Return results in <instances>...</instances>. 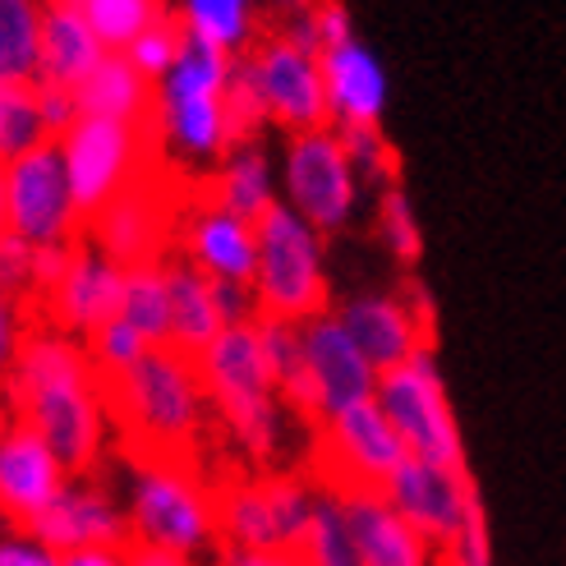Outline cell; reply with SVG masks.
<instances>
[{
  "label": "cell",
  "instance_id": "obj_22",
  "mask_svg": "<svg viewBox=\"0 0 566 566\" xmlns=\"http://www.w3.org/2000/svg\"><path fill=\"white\" fill-rule=\"evenodd\" d=\"M318 61H323L332 129H382L391 83H387L378 51H369L359 38H350L342 46H327Z\"/></svg>",
  "mask_w": 566,
  "mask_h": 566
},
{
  "label": "cell",
  "instance_id": "obj_6",
  "mask_svg": "<svg viewBox=\"0 0 566 566\" xmlns=\"http://www.w3.org/2000/svg\"><path fill=\"white\" fill-rule=\"evenodd\" d=\"M259 318L314 323L332 314L327 286V235H318L300 212L276 203L259 217V272H253Z\"/></svg>",
  "mask_w": 566,
  "mask_h": 566
},
{
  "label": "cell",
  "instance_id": "obj_9",
  "mask_svg": "<svg viewBox=\"0 0 566 566\" xmlns=\"http://www.w3.org/2000/svg\"><path fill=\"white\" fill-rule=\"evenodd\" d=\"M410 461L401 433L391 429L382 415L378 396L359 401L327 423L314 429V447H308V484L332 497H355V493H382L391 474Z\"/></svg>",
  "mask_w": 566,
  "mask_h": 566
},
{
  "label": "cell",
  "instance_id": "obj_12",
  "mask_svg": "<svg viewBox=\"0 0 566 566\" xmlns=\"http://www.w3.org/2000/svg\"><path fill=\"white\" fill-rule=\"evenodd\" d=\"M185 203H189V189L157 185V171H153L125 198H116L106 212H97L88 221V235L83 240H88L97 253H106L111 263H120L125 272L148 268V263H171Z\"/></svg>",
  "mask_w": 566,
  "mask_h": 566
},
{
  "label": "cell",
  "instance_id": "obj_20",
  "mask_svg": "<svg viewBox=\"0 0 566 566\" xmlns=\"http://www.w3.org/2000/svg\"><path fill=\"white\" fill-rule=\"evenodd\" d=\"M33 539H42L55 553H83V548H125L129 534V512L116 502L102 479H70V489L55 497L51 512L28 530Z\"/></svg>",
  "mask_w": 566,
  "mask_h": 566
},
{
  "label": "cell",
  "instance_id": "obj_5",
  "mask_svg": "<svg viewBox=\"0 0 566 566\" xmlns=\"http://www.w3.org/2000/svg\"><path fill=\"white\" fill-rule=\"evenodd\" d=\"M129 534L134 544L171 548L185 557L221 553L217 479L198 461H129Z\"/></svg>",
  "mask_w": 566,
  "mask_h": 566
},
{
  "label": "cell",
  "instance_id": "obj_37",
  "mask_svg": "<svg viewBox=\"0 0 566 566\" xmlns=\"http://www.w3.org/2000/svg\"><path fill=\"white\" fill-rule=\"evenodd\" d=\"M342 138L364 185H401V161H396V148L382 129H342Z\"/></svg>",
  "mask_w": 566,
  "mask_h": 566
},
{
  "label": "cell",
  "instance_id": "obj_17",
  "mask_svg": "<svg viewBox=\"0 0 566 566\" xmlns=\"http://www.w3.org/2000/svg\"><path fill=\"white\" fill-rule=\"evenodd\" d=\"M65 461L51 451V442L28 429L23 419H14V429L0 442V521L6 530H33L51 506L70 489Z\"/></svg>",
  "mask_w": 566,
  "mask_h": 566
},
{
  "label": "cell",
  "instance_id": "obj_14",
  "mask_svg": "<svg viewBox=\"0 0 566 566\" xmlns=\"http://www.w3.org/2000/svg\"><path fill=\"white\" fill-rule=\"evenodd\" d=\"M244 65L253 74V88H259V97H263L268 125L286 129V138L332 125L327 88H323V61L314 51H304L286 33L268 28V33L259 38V46L244 55Z\"/></svg>",
  "mask_w": 566,
  "mask_h": 566
},
{
  "label": "cell",
  "instance_id": "obj_30",
  "mask_svg": "<svg viewBox=\"0 0 566 566\" xmlns=\"http://www.w3.org/2000/svg\"><path fill=\"white\" fill-rule=\"evenodd\" d=\"M120 318L144 336L148 346H171V272H166V263L125 272Z\"/></svg>",
  "mask_w": 566,
  "mask_h": 566
},
{
  "label": "cell",
  "instance_id": "obj_18",
  "mask_svg": "<svg viewBox=\"0 0 566 566\" xmlns=\"http://www.w3.org/2000/svg\"><path fill=\"white\" fill-rule=\"evenodd\" d=\"M382 497L442 553L461 534L470 506L479 502V489H474L470 470H447V465L410 457L401 470L391 474V484L382 489Z\"/></svg>",
  "mask_w": 566,
  "mask_h": 566
},
{
  "label": "cell",
  "instance_id": "obj_32",
  "mask_svg": "<svg viewBox=\"0 0 566 566\" xmlns=\"http://www.w3.org/2000/svg\"><path fill=\"white\" fill-rule=\"evenodd\" d=\"M78 10L93 23V33L102 38L106 51H125L129 42L144 38L153 23L176 14L171 0H78Z\"/></svg>",
  "mask_w": 566,
  "mask_h": 566
},
{
  "label": "cell",
  "instance_id": "obj_15",
  "mask_svg": "<svg viewBox=\"0 0 566 566\" xmlns=\"http://www.w3.org/2000/svg\"><path fill=\"white\" fill-rule=\"evenodd\" d=\"M176 259L198 268L208 281L253 286V272H259V221H249L203 198L198 189H189L180 235H176Z\"/></svg>",
  "mask_w": 566,
  "mask_h": 566
},
{
  "label": "cell",
  "instance_id": "obj_44",
  "mask_svg": "<svg viewBox=\"0 0 566 566\" xmlns=\"http://www.w3.org/2000/svg\"><path fill=\"white\" fill-rule=\"evenodd\" d=\"M217 566H300L295 553H244V548H221Z\"/></svg>",
  "mask_w": 566,
  "mask_h": 566
},
{
  "label": "cell",
  "instance_id": "obj_33",
  "mask_svg": "<svg viewBox=\"0 0 566 566\" xmlns=\"http://www.w3.org/2000/svg\"><path fill=\"white\" fill-rule=\"evenodd\" d=\"M295 557H300V566H364L342 497H332V493L318 497V512L308 521V534L295 548Z\"/></svg>",
  "mask_w": 566,
  "mask_h": 566
},
{
  "label": "cell",
  "instance_id": "obj_16",
  "mask_svg": "<svg viewBox=\"0 0 566 566\" xmlns=\"http://www.w3.org/2000/svg\"><path fill=\"white\" fill-rule=\"evenodd\" d=\"M120 300H125V268L111 263L106 253H97L88 240H83L74 249L65 276L55 281L46 291V300L33 308V323L88 342L97 327L120 318Z\"/></svg>",
  "mask_w": 566,
  "mask_h": 566
},
{
  "label": "cell",
  "instance_id": "obj_3",
  "mask_svg": "<svg viewBox=\"0 0 566 566\" xmlns=\"http://www.w3.org/2000/svg\"><path fill=\"white\" fill-rule=\"evenodd\" d=\"M198 374H203L212 415L231 433V442L244 451V461L253 470H272L281 457V442H286V419L295 415L286 410V401H281V391L272 382L268 355L259 342V318L226 327L198 355Z\"/></svg>",
  "mask_w": 566,
  "mask_h": 566
},
{
  "label": "cell",
  "instance_id": "obj_7",
  "mask_svg": "<svg viewBox=\"0 0 566 566\" xmlns=\"http://www.w3.org/2000/svg\"><path fill=\"white\" fill-rule=\"evenodd\" d=\"M318 489L308 474L249 470L240 479H217V530L221 548L244 553H295L318 512Z\"/></svg>",
  "mask_w": 566,
  "mask_h": 566
},
{
  "label": "cell",
  "instance_id": "obj_13",
  "mask_svg": "<svg viewBox=\"0 0 566 566\" xmlns=\"http://www.w3.org/2000/svg\"><path fill=\"white\" fill-rule=\"evenodd\" d=\"M6 217H10V231L33 249L83 244L88 221L78 217V203L65 180V161L55 144H42L6 166Z\"/></svg>",
  "mask_w": 566,
  "mask_h": 566
},
{
  "label": "cell",
  "instance_id": "obj_2",
  "mask_svg": "<svg viewBox=\"0 0 566 566\" xmlns=\"http://www.w3.org/2000/svg\"><path fill=\"white\" fill-rule=\"evenodd\" d=\"M102 387L125 461H198L212 401L193 355L157 346L138 369Z\"/></svg>",
  "mask_w": 566,
  "mask_h": 566
},
{
  "label": "cell",
  "instance_id": "obj_45",
  "mask_svg": "<svg viewBox=\"0 0 566 566\" xmlns=\"http://www.w3.org/2000/svg\"><path fill=\"white\" fill-rule=\"evenodd\" d=\"M129 566H198V557H185V553H171V548H153V544H134L129 539Z\"/></svg>",
  "mask_w": 566,
  "mask_h": 566
},
{
  "label": "cell",
  "instance_id": "obj_11",
  "mask_svg": "<svg viewBox=\"0 0 566 566\" xmlns=\"http://www.w3.org/2000/svg\"><path fill=\"white\" fill-rule=\"evenodd\" d=\"M378 406L391 419V429L401 433L406 451L415 461H433L447 470H470L465 438L457 410H451L447 382L438 374L433 350H419L410 364L378 378Z\"/></svg>",
  "mask_w": 566,
  "mask_h": 566
},
{
  "label": "cell",
  "instance_id": "obj_27",
  "mask_svg": "<svg viewBox=\"0 0 566 566\" xmlns=\"http://www.w3.org/2000/svg\"><path fill=\"white\" fill-rule=\"evenodd\" d=\"M185 38H198L231 61L249 55L263 38V0H171Z\"/></svg>",
  "mask_w": 566,
  "mask_h": 566
},
{
  "label": "cell",
  "instance_id": "obj_8",
  "mask_svg": "<svg viewBox=\"0 0 566 566\" xmlns=\"http://www.w3.org/2000/svg\"><path fill=\"white\" fill-rule=\"evenodd\" d=\"M65 180L78 203V217L93 221L116 198H125L138 180L157 171V129L153 125H125L102 116H78L61 138Z\"/></svg>",
  "mask_w": 566,
  "mask_h": 566
},
{
  "label": "cell",
  "instance_id": "obj_51",
  "mask_svg": "<svg viewBox=\"0 0 566 566\" xmlns=\"http://www.w3.org/2000/svg\"><path fill=\"white\" fill-rule=\"evenodd\" d=\"M438 566H447V562H442V557H438Z\"/></svg>",
  "mask_w": 566,
  "mask_h": 566
},
{
  "label": "cell",
  "instance_id": "obj_10",
  "mask_svg": "<svg viewBox=\"0 0 566 566\" xmlns=\"http://www.w3.org/2000/svg\"><path fill=\"white\" fill-rule=\"evenodd\" d=\"M364 180L346 153L342 129L291 134L281 148V203L300 212L318 235L346 231L359 212Z\"/></svg>",
  "mask_w": 566,
  "mask_h": 566
},
{
  "label": "cell",
  "instance_id": "obj_28",
  "mask_svg": "<svg viewBox=\"0 0 566 566\" xmlns=\"http://www.w3.org/2000/svg\"><path fill=\"white\" fill-rule=\"evenodd\" d=\"M166 272H171V346L198 359L226 332V318L217 308V281L180 259L166 263Z\"/></svg>",
  "mask_w": 566,
  "mask_h": 566
},
{
  "label": "cell",
  "instance_id": "obj_4",
  "mask_svg": "<svg viewBox=\"0 0 566 566\" xmlns=\"http://www.w3.org/2000/svg\"><path fill=\"white\" fill-rule=\"evenodd\" d=\"M235 61L226 51L185 38L176 70L157 83V111L153 129L157 144H166L185 161H221L235 148L231 111H226V88H231Z\"/></svg>",
  "mask_w": 566,
  "mask_h": 566
},
{
  "label": "cell",
  "instance_id": "obj_41",
  "mask_svg": "<svg viewBox=\"0 0 566 566\" xmlns=\"http://www.w3.org/2000/svg\"><path fill=\"white\" fill-rule=\"evenodd\" d=\"M0 566H61V553L23 530H6L0 534Z\"/></svg>",
  "mask_w": 566,
  "mask_h": 566
},
{
  "label": "cell",
  "instance_id": "obj_40",
  "mask_svg": "<svg viewBox=\"0 0 566 566\" xmlns=\"http://www.w3.org/2000/svg\"><path fill=\"white\" fill-rule=\"evenodd\" d=\"M28 332H33V314H28V304L10 300L0 291V391H6L10 374H14V359L28 342Z\"/></svg>",
  "mask_w": 566,
  "mask_h": 566
},
{
  "label": "cell",
  "instance_id": "obj_23",
  "mask_svg": "<svg viewBox=\"0 0 566 566\" xmlns=\"http://www.w3.org/2000/svg\"><path fill=\"white\" fill-rule=\"evenodd\" d=\"M342 506H346L364 566H438L442 553L382 493H355V497H342Z\"/></svg>",
  "mask_w": 566,
  "mask_h": 566
},
{
  "label": "cell",
  "instance_id": "obj_26",
  "mask_svg": "<svg viewBox=\"0 0 566 566\" xmlns=\"http://www.w3.org/2000/svg\"><path fill=\"white\" fill-rule=\"evenodd\" d=\"M83 116H102V120H125V125H153L157 111V83L138 74L125 51H106V61L88 74V83L74 93Z\"/></svg>",
  "mask_w": 566,
  "mask_h": 566
},
{
  "label": "cell",
  "instance_id": "obj_38",
  "mask_svg": "<svg viewBox=\"0 0 566 566\" xmlns=\"http://www.w3.org/2000/svg\"><path fill=\"white\" fill-rule=\"evenodd\" d=\"M0 291L10 300L28 304V314H33V300H38V249L19 240L14 231L0 235Z\"/></svg>",
  "mask_w": 566,
  "mask_h": 566
},
{
  "label": "cell",
  "instance_id": "obj_36",
  "mask_svg": "<svg viewBox=\"0 0 566 566\" xmlns=\"http://www.w3.org/2000/svg\"><path fill=\"white\" fill-rule=\"evenodd\" d=\"M180 51H185V28H180V19L171 14V19L153 23L138 42H129V46H125V61H129L138 74H144L148 83H161L166 74L176 70Z\"/></svg>",
  "mask_w": 566,
  "mask_h": 566
},
{
  "label": "cell",
  "instance_id": "obj_39",
  "mask_svg": "<svg viewBox=\"0 0 566 566\" xmlns=\"http://www.w3.org/2000/svg\"><path fill=\"white\" fill-rule=\"evenodd\" d=\"M447 566H493V534H489V512H484V497L470 506V516L461 525V534L442 548Z\"/></svg>",
  "mask_w": 566,
  "mask_h": 566
},
{
  "label": "cell",
  "instance_id": "obj_46",
  "mask_svg": "<svg viewBox=\"0 0 566 566\" xmlns=\"http://www.w3.org/2000/svg\"><path fill=\"white\" fill-rule=\"evenodd\" d=\"M129 548V544H125ZM125 548H83V553H65L61 566H129Z\"/></svg>",
  "mask_w": 566,
  "mask_h": 566
},
{
  "label": "cell",
  "instance_id": "obj_42",
  "mask_svg": "<svg viewBox=\"0 0 566 566\" xmlns=\"http://www.w3.org/2000/svg\"><path fill=\"white\" fill-rule=\"evenodd\" d=\"M38 97H42V120L51 129V138H61L83 111H78V97L65 93V88H51V83H38Z\"/></svg>",
  "mask_w": 566,
  "mask_h": 566
},
{
  "label": "cell",
  "instance_id": "obj_21",
  "mask_svg": "<svg viewBox=\"0 0 566 566\" xmlns=\"http://www.w3.org/2000/svg\"><path fill=\"white\" fill-rule=\"evenodd\" d=\"M336 318H342V327L355 336V346L378 369V378L410 364L419 350H433V336L415 323L401 291L396 295H378V291L350 295V300L336 304Z\"/></svg>",
  "mask_w": 566,
  "mask_h": 566
},
{
  "label": "cell",
  "instance_id": "obj_29",
  "mask_svg": "<svg viewBox=\"0 0 566 566\" xmlns=\"http://www.w3.org/2000/svg\"><path fill=\"white\" fill-rule=\"evenodd\" d=\"M46 0H0V83H38Z\"/></svg>",
  "mask_w": 566,
  "mask_h": 566
},
{
  "label": "cell",
  "instance_id": "obj_35",
  "mask_svg": "<svg viewBox=\"0 0 566 566\" xmlns=\"http://www.w3.org/2000/svg\"><path fill=\"white\" fill-rule=\"evenodd\" d=\"M88 359H93V369L102 374V382H111V378H120V374H129V369H138L157 346H148L144 336H138L125 318H111L106 327H97L88 342Z\"/></svg>",
  "mask_w": 566,
  "mask_h": 566
},
{
  "label": "cell",
  "instance_id": "obj_48",
  "mask_svg": "<svg viewBox=\"0 0 566 566\" xmlns=\"http://www.w3.org/2000/svg\"><path fill=\"white\" fill-rule=\"evenodd\" d=\"M10 429H14V410H10V401H6V391H0V442H6Z\"/></svg>",
  "mask_w": 566,
  "mask_h": 566
},
{
  "label": "cell",
  "instance_id": "obj_50",
  "mask_svg": "<svg viewBox=\"0 0 566 566\" xmlns=\"http://www.w3.org/2000/svg\"><path fill=\"white\" fill-rule=\"evenodd\" d=\"M51 6H78V0H51Z\"/></svg>",
  "mask_w": 566,
  "mask_h": 566
},
{
  "label": "cell",
  "instance_id": "obj_43",
  "mask_svg": "<svg viewBox=\"0 0 566 566\" xmlns=\"http://www.w3.org/2000/svg\"><path fill=\"white\" fill-rule=\"evenodd\" d=\"M401 300L410 304V314H415V323L423 327V332H438V308H433V295H429V286H423L419 276H406L401 281Z\"/></svg>",
  "mask_w": 566,
  "mask_h": 566
},
{
  "label": "cell",
  "instance_id": "obj_19",
  "mask_svg": "<svg viewBox=\"0 0 566 566\" xmlns=\"http://www.w3.org/2000/svg\"><path fill=\"white\" fill-rule=\"evenodd\" d=\"M300 336H304V369H308V382H314L323 423L332 415L359 406V401H374L378 396V369L364 359L355 336L342 327V318H336V308L323 318H314V323H304Z\"/></svg>",
  "mask_w": 566,
  "mask_h": 566
},
{
  "label": "cell",
  "instance_id": "obj_34",
  "mask_svg": "<svg viewBox=\"0 0 566 566\" xmlns=\"http://www.w3.org/2000/svg\"><path fill=\"white\" fill-rule=\"evenodd\" d=\"M378 235H382L387 253L401 268H419V259H423V231H419L410 193L401 185H387L378 193Z\"/></svg>",
  "mask_w": 566,
  "mask_h": 566
},
{
  "label": "cell",
  "instance_id": "obj_31",
  "mask_svg": "<svg viewBox=\"0 0 566 566\" xmlns=\"http://www.w3.org/2000/svg\"><path fill=\"white\" fill-rule=\"evenodd\" d=\"M42 144H55L42 120L38 83H0V166L28 157Z\"/></svg>",
  "mask_w": 566,
  "mask_h": 566
},
{
  "label": "cell",
  "instance_id": "obj_49",
  "mask_svg": "<svg viewBox=\"0 0 566 566\" xmlns=\"http://www.w3.org/2000/svg\"><path fill=\"white\" fill-rule=\"evenodd\" d=\"M10 231V217H6V166H0V235Z\"/></svg>",
  "mask_w": 566,
  "mask_h": 566
},
{
  "label": "cell",
  "instance_id": "obj_25",
  "mask_svg": "<svg viewBox=\"0 0 566 566\" xmlns=\"http://www.w3.org/2000/svg\"><path fill=\"white\" fill-rule=\"evenodd\" d=\"M102 61H106V46H102V38L93 33V23L83 19V10H78V6H51V0H46L38 83H51V88L78 93Z\"/></svg>",
  "mask_w": 566,
  "mask_h": 566
},
{
  "label": "cell",
  "instance_id": "obj_1",
  "mask_svg": "<svg viewBox=\"0 0 566 566\" xmlns=\"http://www.w3.org/2000/svg\"><path fill=\"white\" fill-rule=\"evenodd\" d=\"M6 401L14 419H23L28 429H38L51 442V451L74 479H93L102 470L111 410L102 374L93 369L88 346L78 336L33 323L6 382Z\"/></svg>",
  "mask_w": 566,
  "mask_h": 566
},
{
  "label": "cell",
  "instance_id": "obj_24",
  "mask_svg": "<svg viewBox=\"0 0 566 566\" xmlns=\"http://www.w3.org/2000/svg\"><path fill=\"white\" fill-rule=\"evenodd\" d=\"M198 193L249 221H259L281 203V166L268 157L263 144H235L212 166V176L198 185Z\"/></svg>",
  "mask_w": 566,
  "mask_h": 566
},
{
  "label": "cell",
  "instance_id": "obj_47",
  "mask_svg": "<svg viewBox=\"0 0 566 566\" xmlns=\"http://www.w3.org/2000/svg\"><path fill=\"white\" fill-rule=\"evenodd\" d=\"M268 6L281 14V19H291V14H300V10H308L314 0H268Z\"/></svg>",
  "mask_w": 566,
  "mask_h": 566
}]
</instances>
